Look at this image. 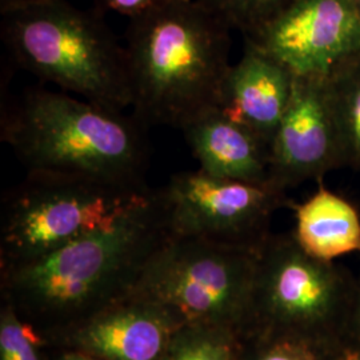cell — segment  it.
Returning a JSON list of instances; mask_svg holds the SVG:
<instances>
[{"label":"cell","instance_id":"cell-1","mask_svg":"<svg viewBox=\"0 0 360 360\" xmlns=\"http://www.w3.org/2000/svg\"><path fill=\"white\" fill-rule=\"evenodd\" d=\"M168 235L160 191H153L114 224L4 267L8 295L37 322L67 330L126 295Z\"/></svg>","mask_w":360,"mask_h":360},{"label":"cell","instance_id":"cell-2","mask_svg":"<svg viewBox=\"0 0 360 360\" xmlns=\"http://www.w3.org/2000/svg\"><path fill=\"white\" fill-rule=\"evenodd\" d=\"M231 28L198 0H171L131 18L126 31L132 115L181 129L218 107Z\"/></svg>","mask_w":360,"mask_h":360},{"label":"cell","instance_id":"cell-3","mask_svg":"<svg viewBox=\"0 0 360 360\" xmlns=\"http://www.w3.org/2000/svg\"><path fill=\"white\" fill-rule=\"evenodd\" d=\"M148 127L65 92L32 87L1 108L0 138L27 172L148 188Z\"/></svg>","mask_w":360,"mask_h":360},{"label":"cell","instance_id":"cell-4","mask_svg":"<svg viewBox=\"0 0 360 360\" xmlns=\"http://www.w3.org/2000/svg\"><path fill=\"white\" fill-rule=\"evenodd\" d=\"M0 35L27 72L104 108H131L129 58L104 13L67 0L0 11Z\"/></svg>","mask_w":360,"mask_h":360},{"label":"cell","instance_id":"cell-5","mask_svg":"<svg viewBox=\"0 0 360 360\" xmlns=\"http://www.w3.org/2000/svg\"><path fill=\"white\" fill-rule=\"evenodd\" d=\"M259 250L169 233L127 294L160 304L181 324L235 331L255 303Z\"/></svg>","mask_w":360,"mask_h":360},{"label":"cell","instance_id":"cell-6","mask_svg":"<svg viewBox=\"0 0 360 360\" xmlns=\"http://www.w3.org/2000/svg\"><path fill=\"white\" fill-rule=\"evenodd\" d=\"M153 190L27 172L3 199V267L30 262L114 224Z\"/></svg>","mask_w":360,"mask_h":360},{"label":"cell","instance_id":"cell-7","mask_svg":"<svg viewBox=\"0 0 360 360\" xmlns=\"http://www.w3.org/2000/svg\"><path fill=\"white\" fill-rule=\"evenodd\" d=\"M160 196L171 235L259 250L284 193L267 186L220 179L202 169L175 174Z\"/></svg>","mask_w":360,"mask_h":360},{"label":"cell","instance_id":"cell-8","mask_svg":"<svg viewBox=\"0 0 360 360\" xmlns=\"http://www.w3.org/2000/svg\"><path fill=\"white\" fill-rule=\"evenodd\" d=\"M250 39L295 77L326 79L360 52V11L352 0H294Z\"/></svg>","mask_w":360,"mask_h":360},{"label":"cell","instance_id":"cell-9","mask_svg":"<svg viewBox=\"0 0 360 360\" xmlns=\"http://www.w3.org/2000/svg\"><path fill=\"white\" fill-rule=\"evenodd\" d=\"M340 167L326 80L295 77L288 107L271 143V186L284 193Z\"/></svg>","mask_w":360,"mask_h":360},{"label":"cell","instance_id":"cell-10","mask_svg":"<svg viewBox=\"0 0 360 360\" xmlns=\"http://www.w3.org/2000/svg\"><path fill=\"white\" fill-rule=\"evenodd\" d=\"M326 262L309 257L292 239H267L259 250L255 299L274 322L307 326L334 300L335 276Z\"/></svg>","mask_w":360,"mask_h":360},{"label":"cell","instance_id":"cell-11","mask_svg":"<svg viewBox=\"0 0 360 360\" xmlns=\"http://www.w3.org/2000/svg\"><path fill=\"white\" fill-rule=\"evenodd\" d=\"M181 323L160 304L126 294L67 328L71 349L104 360H162Z\"/></svg>","mask_w":360,"mask_h":360},{"label":"cell","instance_id":"cell-12","mask_svg":"<svg viewBox=\"0 0 360 360\" xmlns=\"http://www.w3.org/2000/svg\"><path fill=\"white\" fill-rule=\"evenodd\" d=\"M295 75L276 58L245 39L242 58L224 79L219 108L272 143L288 107Z\"/></svg>","mask_w":360,"mask_h":360},{"label":"cell","instance_id":"cell-13","mask_svg":"<svg viewBox=\"0 0 360 360\" xmlns=\"http://www.w3.org/2000/svg\"><path fill=\"white\" fill-rule=\"evenodd\" d=\"M202 171L220 179L271 186V144L219 107L180 129ZM272 187V186H271Z\"/></svg>","mask_w":360,"mask_h":360},{"label":"cell","instance_id":"cell-14","mask_svg":"<svg viewBox=\"0 0 360 360\" xmlns=\"http://www.w3.org/2000/svg\"><path fill=\"white\" fill-rule=\"evenodd\" d=\"M295 238L302 250L321 262L360 252V217L355 207L323 186L296 206Z\"/></svg>","mask_w":360,"mask_h":360},{"label":"cell","instance_id":"cell-15","mask_svg":"<svg viewBox=\"0 0 360 360\" xmlns=\"http://www.w3.org/2000/svg\"><path fill=\"white\" fill-rule=\"evenodd\" d=\"M324 80L340 167L360 171V52Z\"/></svg>","mask_w":360,"mask_h":360},{"label":"cell","instance_id":"cell-16","mask_svg":"<svg viewBox=\"0 0 360 360\" xmlns=\"http://www.w3.org/2000/svg\"><path fill=\"white\" fill-rule=\"evenodd\" d=\"M235 331L207 324H183L162 360H235Z\"/></svg>","mask_w":360,"mask_h":360},{"label":"cell","instance_id":"cell-17","mask_svg":"<svg viewBox=\"0 0 360 360\" xmlns=\"http://www.w3.org/2000/svg\"><path fill=\"white\" fill-rule=\"evenodd\" d=\"M232 31L252 38L294 0H198Z\"/></svg>","mask_w":360,"mask_h":360},{"label":"cell","instance_id":"cell-18","mask_svg":"<svg viewBox=\"0 0 360 360\" xmlns=\"http://www.w3.org/2000/svg\"><path fill=\"white\" fill-rule=\"evenodd\" d=\"M0 360H41L40 338L35 328L23 322L13 309L1 314Z\"/></svg>","mask_w":360,"mask_h":360},{"label":"cell","instance_id":"cell-19","mask_svg":"<svg viewBox=\"0 0 360 360\" xmlns=\"http://www.w3.org/2000/svg\"><path fill=\"white\" fill-rule=\"evenodd\" d=\"M171 0H92L94 8L99 13H116L129 19L160 7Z\"/></svg>","mask_w":360,"mask_h":360},{"label":"cell","instance_id":"cell-20","mask_svg":"<svg viewBox=\"0 0 360 360\" xmlns=\"http://www.w3.org/2000/svg\"><path fill=\"white\" fill-rule=\"evenodd\" d=\"M257 360H318L312 349L297 339H284L274 343Z\"/></svg>","mask_w":360,"mask_h":360},{"label":"cell","instance_id":"cell-21","mask_svg":"<svg viewBox=\"0 0 360 360\" xmlns=\"http://www.w3.org/2000/svg\"><path fill=\"white\" fill-rule=\"evenodd\" d=\"M40 1H47V0H0V11L11 10L16 7H23V6L40 3Z\"/></svg>","mask_w":360,"mask_h":360},{"label":"cell","instance_id":"cell-22","mask_svg":"<svg viewBox=\"0 0 360 360\" xmlns=\"http://www.w3.org/2000/svg\"><path fill=\"white\" fill-rule=\"evenodd\" d=\"M59 360H104L98 356H94L90 354L82 352V351H75V349H70L68 352L63 354Z\"/></svg>","mask_w":360,"mask_h":360},{"label":"cell","instance_id":"cell-23","mask_svg":"<svg viewBox=\"0 0 360 360\" xmlns=\"http://www.w3.org/2000/svg\"><path fill=\"white\" fill-rule=\"evenodd\" d=\"M352 1H354V3H355V6H356V7H358V8H359V11H360V0H352Z\"/></svg>","mask_w":360,"mask_h":360},{"label":"cell","instance_id":"cell-24","mask_svg":"<svg viewBox=\"0 0 360 360\" xmlns=\"http://www.w3.org/2000/svg\"><path fill=\"white\" fill-rule=\"evenodd\" d=\"M351 360H360V355H359V356H355V358H354V359H351Z\"/></svg>","mask_w":360,"mask_h":360}]
</instances>
